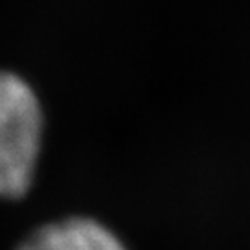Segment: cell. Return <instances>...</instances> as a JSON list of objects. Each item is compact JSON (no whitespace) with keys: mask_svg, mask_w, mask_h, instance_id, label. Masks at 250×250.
Returning <instances> with one entry per match:
<instances>
[{"mask_svg":"<svg viewBox=\"0 0 250 250\" xmlns=\"http://www.w3.org/2000/svg\"><path fill=\"white\" fill-rule=\"evenodd\" d=\"M43 135L36 93L11 72H0V198H19L30 189Z\"/></svg>","mask_w":250,"mask_h":250,"instance_id":"obj_1","label":"cell"},{"mask_svg":"<svg viewBox=\"0 0 250 250\" xmlns=\"http://www.w3.org/2000/svg\"><path fill=\"white\" fill-rule=\"evenodd\" d=\"M17 250H126V247L106 226L76 217L39 228Z\"/></svg>","mask_w":250,"mask_h":250,"instance_id":"obj_2","label":"cell"}]
</instances>
